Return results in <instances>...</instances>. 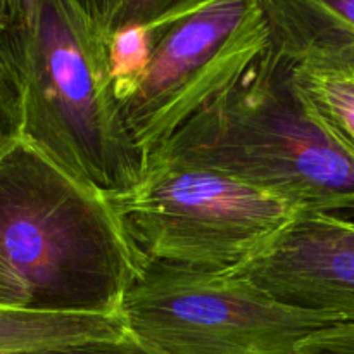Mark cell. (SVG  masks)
Here are the masks:
<instances>
[{
	"instance_id": "1",
	"label": "cell",
	"mask_w": 354,
	"mask_h": 354,
	"mask_svg": "<svg viewBox=\"0 0 354 354\" xmlns=\"http://www.w3.org/2000/svg\"><path fill=\"white\" fill-rule=\"evenodd\" d=\"M145 265L106 194L24 138L0 159V308L123 313Z\"/></svg>"
},
{
	"instance_id": "2",
	"label": "cell",
	"mask_w": 354,
	"mask_h": 354,
	"mask_svg": "<svg viewBox=\"0 0 354 354\" xmlns=\"http://www.w3.org/2000/svg\"><path fill=\"white\" fill-rule=\"evenodd\" d=\"M151 156L221 173L303 213L354 218V154L304 99L290 57L273 40L230 90Z\"/></svg>"
},
{
	"instance_id": "3",
	"label": "cell",
	"mask_w": 354,
	"mask_h": 354,
	"mask_svg": "<svg viewBox=\"0 0 354 354\" xmlns=\"http://www.w3.org/2000/svg\"><path fill=\"white\" fill-rule=\"evenodd\" d=\"M0 47L19 82L24 140L107 197L140 180L145 158L114 99L107 35L76 0H38L26 24L3 26Z\"/></svg>"
},
{
	"instance_id": "4",
	"label": "cell",
	"mask_w": 354,
	"mask_h": 354,
	"mask_svg": "<svg viewBox=\"0 0 354 354\" xmlns=\"http://www.w3.org/2000/svg\"><path fill=\"white\" fill-rule=\"evenodd\" d=\"M109 203L145 263L197 272H237L303 214L273 194L165 156H151L140 180Z\"/></svg>"
},
{
	"instance_id": "5",
	"label": "cell",
	"mask_w": 354,
	"mask_h": 354,
	"mask_svg": "<svg viewBox=\"0 0 354 354\" xmlns=\"http://www.w3.org/2000/svg\"><path fill=\"white\" fill-rule=\"evenodd\" d=\"M123 313L138 339L166 354H304L301 342L334 325L277 303L235 273L158 263L145 265Z\"/></svg>"
},
{
	"instance_id": "6",
	"label": "cell",
	"mask_w": 354,
	"mask_h": 354,
	"mask_svg": "<svg viewBox=\"0 0 354 354\" xmlns=\"http://www.w3.org/2000/svg\"><path fill=\"white\" fill-rule=\"evenodd\" d=\"M151 33L144 78L120 107L145 161L230 90L272 44L266 0H213Z\"/></svg>"
},
{
	"instance_id": "7",
	"label": "cell",
	"mask_w": 354,
	"mask_h": 354,
	"mask_svg": "<svg viewBox=\"0 0 354 354\" xmlns=\"http://www.w3.org/2000/svg\"><path fill=\"white\" fill-rule=\"evenodd\" d=\"M230 273L277 303L354 324V220L303 213L268 251Z\"/></svg>"
},
{
	"instance_id": "8",
	"label": "cell",
	"mask_w": 354,
	"mask_h": 354,
	"mask_svg": "<svg viewBox=\"0 0 354 354\" xmlns=\"http://www.w3.org/2000/svg\"><path fill=\"white\" fill-rule=\"evenodd\" d=\"M124 313L0 308V354H59L114 344L131 337Z\"/></svg>"
},
{
	"instance_id": "9",
	"label": "cell",
	"mask_w": 354,
	"mask_h": 354,
	"mask_svg": "<svg viewBox=\"0 0 354 354\" xmlns=\"http://www.w3.org/2000/svg\"><path fill=\"white\" fill-rule=\"evenodd\" d=\"M272 40L292 62L294 80L322 123L354 154V68L341 55L317 47Z\"/></svg>"
},
{
	"instance_id": "10",
	"label": "cell",
	"mask_w": 354,
	"mask_h": 354,
	"mask_svg": "<svg viewBox=\"0 0 354 354\" xmlns=\"http://www.w3.org/2000/svg\"><path fill=\"white\" fill-rule=\"evenodd\" d=\"M272 19L297 28L354 35V0H266Z\"/></svg>"
},
{
	"instance_id": "11",
	"label": "cell",
	"mask_w": 354,
	"mask_h": 354,
	"mask_svg": "<svg viewBox=\"0 0 354 354\" xmlns=\"http://www.w3.org/2000/svg\"><path fill=\"white\" fill-rule=\"evenodd\" d=\"M209 2L213 0H114L104 31L107 37L127 26H147L159 31Z\"/></svg>"
},
{
	"instance_id": "12",
	"label": "cell",
	"mask_w": 354,
	"mask_h": 354,
	"mask_svg": "<svg viewBox=\"0 0 354 354\" xmlns=\"http://www.w3.org/2000/svg\"><path fill=\"white\" fill-rule=\"evenodd\" d=\"M23 138L21 90L16 71L0 47V159Z\"/></svg>"
},
{
	"instance_id": "13",
	"label": "cell",
	"mask_w": 354,
	"mask_h": 354,
	"mask_svg": "<svg viewBox=\"0 0 354 354\" xmlns=\"http://www.w3.org/2000/svg\"><path fill=\"white\" fill-rule=\"evenodd\" d=\"M304 354H354V324H337L311 334L299 344Z\"/></svg>"
},
{
	"instance_id": "14",
	"label": "cell",
	"mask_w": 354,
	"mask_h": 354,
	"mask_svg": "<svg viewBox=\"0 0 354 354\" xmlns=\"http://www.w3.org/2000/svg\"><path fill=\"white\" fill-rule=\"evenodd\" d=\"M59 354H166L161 349L154 348V346L147 344L142 339H138L137 335H131V337L124 339L121 342H114V344L107 346H99V348L92 349H83V351H75V353H59Z\"/></svg>"
},
{
	"instance_id": "15",
	"label": "cell",
	"mask_w": 354,
	"mask_h": 354,
	"mask_svg": "<svg viewBox=\"0 0 354 354\" xmlns=\"http://www.w3.org/2000/svg\"><path fill=\"white\" fill-rule=\"evenodd\" d=\"M279 40V38H277ZM282 41V40H280ZM289 44V41H286ZM290 45H303V47H317L324 48V50H330L334 54L341 55L342 59L349 62L354 68V35L349 33H334L324 37L322 40L310 41V44H290Z\"/></svg>"
},
{
	"instance_id": "16",
	"label": "cell",
	"mask_w": 354,
	"mask_h": 354,
	"mask_svg": "<svg viewBox=\"0 0 354 354\" xmlns=\"http://www.w3.org/2000/svg\"><path fill=\"white\" fill-rule=\"evenodd\" d=\"M38 0H0V16L6 26H21L33 17Z\"/></svg>"
},
{
	"instance_id": "17",
	"label": "cell",
	"mask_w": 354,
	"mask_h": 354,
	"mask_svg": "<svg viewBox=\"0 0 354 354\" xmlns=\"http://www.w3.org/2000/svg\"><path fill=\"white\" fill-rule=\"evenodd\" d=\"M113 2L114 0H76V3H78V6L82 7V9L85 10L102 30ZM104 33H106V31H104Z\"/></svg>"
},
{
	"instance_id": "18",
	"label": "cell",
	"mask_w": 354,
	"mask_h": 354,
	"mask_svg": "<svg viewBox=\"0 0 354 354\" xmlns=\"http://www.w3.org/2000/svg\"><path fill=\"white\" fill-rule=\"evenodd\" d=\"M3 26H6V23H3V17H2V16H0V33H2Z\"/></svg>"
}]
</instances>
